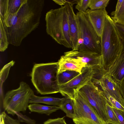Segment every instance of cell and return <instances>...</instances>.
<instances>
[{
  "mask_svg": "<svg viewBox=\"0 0 124 124\" xmlns=\"http://www.w3.org/2000/svg\"><path fill=\"white\" fill-rule=\"evenodd\" d=\"M45 4L44 0H27L15 13L0 14L9 44L20 46L38 27Z\"/></svg>",
  "mask_w": 124,
  "mask_h": 124,
  "instance_id": "6da1fadb",
  "label": "cell"
},
{
  "mask_svg": "<svg viewBox=\"0 0 124 124\" xmlns=\"http://www.w3.org/2000/svg\"><path fill=\"white\" fill-rule=\"evenodd\" d=\"M123 42L115 23L108 15L101 37L102 69L103 72L110 69L119 56L123 48Z\"/></svg>",
  "mask_w": 124,
  "mask_h": 124,
  "instance_id": "7a4b0ae2",
  "label": "cell"
},
{
  "mask_svg": "<svg viewBox=\"0 0 124 124\" xmlns=\"http://www.w3.org/2000/svg\"><path fill=\"white\" fill-rule=\"evenodd\" d=\"M45 21L47 34L59 44L72 49L65 6L49 11L46 14Z\"/></svg>",
  "mask_w": 124,
  "mask_h": 124,
  "instance_id": "3957f363",
  "label": "cell"
},
{
  "mask_svg": "<svg viewBox=\"0 0 124 124\" xmlns=\"http://www.w3.org/2000/svg\"><path fill=\"white\" fill-rule=\"evenodd\" d=\"M58 67V62L36 64L31 76L33 85L41 95L59 93L57 81Z\"/></svg>",
  "mask_w": 124,
  "mask_h": 124,
  "instance_id": "277c9868",
  "label": "cell"
},
{
  "mask_svg": "<svg viewBox=\"0 0 124 124\" xmlns=\"http://www.w3.org/2000/svg\"><path fill=\"white\" fill-rule=\"evenodd\" d=\"M76 15L80 38L83 40V43L79 46L78 50L101 54V38L93 27L86 14L78 11Z\"/></svg>",
  "mask_w": 124,
  "mask_h": 124,
  "instance_id": "5b68a950",
  "label": "cell"
},
{
  "mask_svg": "<svg viewBox=\"0 0 124 124\" xmlns=\"http://www.w3.org/2000/svg\"><path fill=\"white\" fill-rule=\"evenodd\" d=\"M34 94L29 86L22 81L18 88L6 93L3 100V107L8 113L13 116L16 112H25L28 108L30 98Z\"/></svg>",
  "mask_w": 124,
  "mask_h": 124,
  "instance_id": "8992f818",
  "label": "cell"
},
{
  "mask_svg": "<svg viewBox=\"0 0 124 124\" xmlns=\"http://www.w3.org/2000/svg\"><path fill=\"white\" fill-rule=\"evenodd\" d=\"M105 122L109 119L106 109L107 101L103 92L91 80L79 91Z\"/></svg>",
  "mask_w": 124,
  "mask_h": 124,
  "instance_id": "52a82bcc",
  "label": "cell"
},
{
  "mask_svg": "<svg viewBox=\"0 0 124 124\" xmlns=\"http://www.w3.org/2000/svg\"><path fill=\"white\" fill-rule=\"evenodd\" d=\"M97 71L89 67H84L81 74L68 82L59 85V93L64 97L74 100L76 93L92 80Z\"/></svg>",
  "mask_w": 124,
  "mask_h": 124,
  "instance_id": "ba28073f",
  "label": "cell"
},
{
  "mask_svg": "<svg viewBox=\"0 0 124 124\" xmlns=\"http://www.w3.org/2000/svg\"><path fill=\"white\" fill-rule=\"evenodd\" d=\"M92 81L98 85L101 90L118 102L124 107V99L122 96L118 84L106 72H98L93 77Z\"/></svg>",
  "mask_w": 124,
  "mask_h": 124,
  "instance_id": "9c48e42d",
  "label": "cell"
},
{
  "mask_svg": "<svg viewBox=\"0 0 124 124\" xmlns=\"http://www.w3.org/2000/svg\"><path fill=\"white\" fill-rule=\"evenodd\" d=\"M64 55L75 58L85 65L86 66L91 67L95 70H102L101 54L72 50L64 52Z\"/></svg>",
  "mask_w": 124,
  "mask_h": 124,
  "instance_id": "30bf717a",
  "label": "cell"
},
{
  "mask_svg": "<svg viewBox=\"0 0 124 124\" xmlns=\"http://www.w3.org/2000/svg\"><path fill=\"white\" fill-rule=\"evenodd\" d=\"M73 100L75 116L73 119L81 122L86 121L89 119L91 113L94 109L79 91L76 93Z\"/></svg>",
  "mask_w": 124,
  "mask_h": 124,
  "instance_id": "8fae6325",
  "label": "cell"
},
{
  "mask_svg": "<svg viewBox=\"0 0 124 124\" xmlns=\"http://www.w3.org/2000/svg\"><path fill=\"white\" fill-rule=\"evenodd\" d=\"M66 8L68 16L69 31L72 44L73 50H78V41L80 38L78 25L76 19V15L74 12L73 6L66 2L64 5Z\"/></svg>",
  "mask_w": 124,
  "mask_h": 124,
  "instance_id": "7c38bea8",
  "label": "cell"
},
{
  "mask_svg": "<svg viewBox=\"0 0 124 124\" xmlns=\"http://www.w3.org/2000/svg\"><path fill=\"white\" fill-rule=\"evenodd\" d=\"M85 12L93 27L101 38L106 18L108 15L106 8L96 10L88 9Z\"/></svg>",
  "mask_w": 124,
  "mask_h": 124,
  "instance_id": "4fadbf2b",
  "label": "cell"
},
{
  "mask_svg": "<svg viewBox=\"0 0 124 124\" xmlns=\"http://www.w3.org/2000/svg\"><path fill=\"white\" fill-rule=\"evenodd\" d=\"M58 67L57 74L67 70L75 71L81 73L83 68L86 65L75 58L61 56L57 62Z\"/></svg>",
  "mask_w": 124,
  "mask_h": 124,
  "instance_id": "5bb4252c",
  "label": "cell"
},
{
  "mask_svg": "<svg viewBox=\"0 0 124 124\" xmlns=\"http://www.w3.org/2000/svg\"><path fill=\"white\" fill-rule=\"evenodd\" d=\"M104 72L110 75L118 84L124 79V48L112 67Z\"/></svg>",
  "mask_w": 124,
  "mask_h": 124,
  "instance_id": "9a60e30c",
  "label": "cell"
},
{
  "mask_svg": "<svg viewBox=\"0 0 124 124\" xmlns=\"http://www.w3.org/2000/svg\"><path fill=\"white\" fill-rule=\"evenodd\" d=\"M26 0H0V14L16 11Z\"/></svg>",
  "mask_w": 124,
  "mask_h": 124,
  "instance_id": "2e32d148",
  "label": "cell"
},
{
  "mask_svg": "<svg viewBox=\"0 0 124 124\" xmlns=\"http://www.w3.org/2000/svg\"><path fill=\"white\" fill-rule=\"evenodd\" d=\"M67 98L65 97L59 98L47 96L41 97L34 94L30 98L29 103H42L60 107L63 102Z\"/></svg>",
  "mask_w": 124,
  "mask_h": 124,
  "instance_id": "e0dca14e",
  "label": "cell"
},
{
  "mask_svg": "<svg viewBox=\"0 0 124 124\" xmlns=\"http://www.w3.org/2000/svg\"><path fill=\"white\" fill-rule=\"evenodd\" d=\"M28 108L31 112L45 114L47 115L61 109L60 107L59 106H46L35 103L30 104Z\"/></svg>",
  "mask_w": 124,
  "mask_h": 124,
  "instance_id": "ac0fdd59",
  "label": "cell"
},
{
  "mask_svg": "<svg viewBox=\"0 0 124 124\" xmlns=\"http://www.w3.org/2000/svg\"><path fill=\"white\" fill-rule=\"evenodd\" d=\"M60 107L65 113L66 116L73 119L75 118V110L73 100L68 98L63 102Z\"/></svg>",
  "mask_w": 124,
  "mask_h": 124,
  "instance_id": "d6986e66",
  "label": "cell"
},
{
  "mask_svg": "<svg viewBox=\"0 0 124 124\" xmlns=\"http://www.w3.org/2000/svg\"><path fill=\"white\" fill-rule=\"evenodd\" d=\"M80 74L75 71L67 70L63 71L57 75L58 84L60 85L67 83Z\"/></svg>",
  "mask_w": 124,
  "mask_h": 124,
  "instance_id": "ffe728a7",
  "label": "cell"
},
{
  "mask_svg": "<svg viewBox=\"0 0 124 124\" xmlns=\"http://www.w3.org/2000/svg\"><path fill=\"white\" fill-rule=\"evenodd\" d=\"M9 44L2 18L0 16V51H4Z\"/></svg>",
  "mask_w": 124,
  "mask_h": 124,
  "instance_id": "44dd1931",
  "label": "cell"
},
{
  "mask_svg": "<svg viewBox=\"0 0 124 124\" xmlns=\"http://www.w3.org/2000/svg\"><path fill=\"white\" fill-rule=\"evenodd\" d=\"M109 0H90L89 8L92 10L106 8Z\"/></svg>",
  "mask_w": 124,
  "mask_h": 124,
  "instance_id": "7402d4cb",
  "label": "cell"
},
{
  "mask_svg": "<svg viewBox=\"0 0 124 124\" xmlns=\"http://www.w3.org/2000/svg\"><path fill=\"white\" fill-rule=\"evenodd\" d=\"M106 109L109 119L107 123L113 124H120L113 108L108 104L106 105Z\"/></svg>",
  "mask_w": 124,
  "mask_h": 124,
  "instance_id": "603a6c76",
  "label": "cell"
},
{
  "mask_svg": "<svg viewBox=\"0 0 124 124\" xmlns=\"http://www.w3.org/2000/svg\"><path fill=\"white\" fill-rule=\"evenodd\" d=\"M111 17L115 23L124 25V0L118 11Z\"/></svg>",
  "mask_w": 124,
  "mask_h": 124,
  "instance_id": "cb8c5ba5",
  "label": "cell"
},
{
  "mask_svg": "<svg viewBox=\"0 0 124 124\" xmlns=\"http://www.w3.org/2000/svg\"><path fill=\"white\" fill-rule=\"evenodd\" d=\"M103 93L108 104L111 107L124 112V107L121 104L106 93L104 92Z\"/></svg>",
  "mask_w": 124,
  "mask_h": 124,
  "instance_id": "d4e9b609",
  "label": "cell"
},
{
  "mask_svg": "<svg viewBox=\"0 0 124 124\" xmlns=\"http://www.w3.org/2000/svg\"><path fill=\"white\" fill-rule=\"evenodd\" d=\"M15 63L14 61H11L6 65L1 70L0 72V82L1 81L0 83L2 82V84L6 79L10 68L14 65Z\"/></svg>",
  "mask_w": 124,
  "mask_h": 124,
  "instance_id": "484cf974",
  "label": "cell"
},
{
  "mask_svg": "<svg viewBox=\"0 0 124 124\" xmlns=\"http://www.w3.org/2000/svg\"><path fill=\"white\" fill-rule=\"evenodd\" d=\"M90 0H77L75 8L78 12H85L89 7Z\"/></svg>",
  "mask_w": 124,
  "mask_h": 124,
  "instance_id": "4316f807",
  "label": "cell"
},
{
  "mask_svg": "<svg viewBox=\"0 0 124 124\" xmlns=\"http://www.w3.org/2000/svg\"><path fill=\"white\" fill-rule=\"evenodd\" d=\"M17 116L18 120L20 122H24L28 124H35L36 122L27 116L23 115L20 112H16L15 113Z\"/></svg>",
  "mask_w": 124,
  "mask_h": 124,
  "instance_id": "83f0119b",
  "label": "cell"
},
{
  "mask_svg": "<svg viewBox=\"0 0 124 124\" xmlns=\"http://www.w3.org/2000/svg\"><path fill=\"white\" fill-rule=\"evenodd\" d=\"M65 116L54 119H50L45 122L44 124H67L65 122Z\"/></svg>",
  "mask_w": 124,
  "mask_h": 124,
  "instance_id": "f1b7e54d",
  "label": "cell"
},
{
  "mask_svg": "<svg viewBox=\"0 0 124 124\" xmlns=\"http://www.w3.org/2000/svg\"><path fill=\"white\" fill-rule=\"evenodd\" d=\"M112 108L120 124H124V112L114 108Z\"/></svg>",
  "mask_w": 124,
  "mask_h": 124,
  "instance_id": "f546056e",
  "label": "cell"
},
{
  "mask_svg": "<svg viewBox=\"0 0 124 124\" xmlns=\"http://www.w3.org/2000/svg\"><path fill=\"white\" fill-rule=\"evenodd\" d=\"M4 121L5 124H20L18 120L13 119L6 114L4 116Z\"/></svg>",
  "mask_w": 124,
  "mask_h": 124,
  "instance_id": "4dcf8cb0",
  "label": "cell"
},
{
  "mask_svg": "<svg viewBox=\"0 0 124 124\" xmlns=\"http://www.w3.org/2000/svg\"><path fill=\"white\" fill-rule=\"evenodd\" d=\"M115 23L123 38V46H124V25L116 23Z\"/></svg>",
  "mask_w": 124,
  "mask_h": 124,
  "instance_id": "1f68e13d",
  "label": "cell"
},
{
  "mask_svg": "<svg viewBox=\"0 0 124 124\" xmlns=\"http://www.w3.org/2000/svg\"><path fill=\"white\" fill-rule=\"evenodd\" d=\"M123 1L124 0H118L117 1L115 10L112 12L111 13L112 16H113L118 11L122 6Z\"/></svg>",
  "mask_w": 124,
  "mask_h": 124,
  "instance_id": "d6a6232c",
  "label": "cell"
},
{
  "mask_svg": "<svg viewBox=\"0 0 124 124\" xmlns=\"http://www.w3.org/2000/svg\"><path fill=\"white\" fill-rule=\"evenodd\" d=\"M121 94L124 99V79L118 84Z\"/></svg>",
  "mask_w": 124,
  "mask_h": 124,
  "instance_id": "836d02e7",
  "label": "cell"
},
{
  "mask_svg": "<svg viewBox=\"0 0 124 124\" xmlns=\"http://www.w3.org/2000/svg\"><path fill=\"white\" fill-rule=\"evenodd\" d=\"M53 1L56 4L61 6H64L66 3V0H53Z\"/></svg>",
  "mask_w": 124,
  "mask_h": 124,
  "instance_id": "e575fe53",
  "label": "cell"
},
{
  "mask_svg": "<svg viewBox=\"0 0 124 124\" xmlns=\"http://www.w3.org/2000/svg\"><path fill=\"white\" fill-rule=\"evenodd\" d=\"M6 113L4 112H2L0 116V124H5L4 119Z\"/></svg>",
  "mask_w": 124,
  "mask_h": 124,
  "instance_id": "d590c367",
  "label": "cell"
},
{
  "mask_svg": "<svg viewBox=\"0 0 124 124\" xmlns=\"http://www.w3.org/2000/svg\"><path fill=\"white\" fill-rule=\"evenodd\" d=\"M66 2L70 4L72 6L74 4H77V0H66Z\"/></svg>",
  "mask_w": 124,
  "mask_h": 124,
  "instance_id": "8d00e7d4",
  "label": "cell"
},
{
  "mask_svg": "<svg viewBox=\"0 0 124 124\" xmlns=\"http://www.w3.org/2000/svg\"><path fill=\"white\" fill-rule=\"evenodd\" d=\"M83 43V40L82 38H79L78 41V44L79 47L81 45H82Z\"/></svg>",
  "mask_w": 124,
  "mask_h": 124,
  "instance_id": "74e56055",
  "label": "cell"
},
{
  "mask_svg": "<svg viewBox=\"0 0 124 124\" xmlns=\"http://www.w3.org/2000/svg\"><path fill=\"white\" fill-rule=\"evenodd\" d=\"M73 120L75 124H84L80 122H79L74 119H73Z\"/></svg>",
  "mask_w": 124,
  "mask_h": 124,
  "instance_id": "f35d334b",
  "label": "cell"
},
{
  "mask_svg": "<svg viewBox=\"0 0 124 124\" xmlns=\"http://www.w3.org/2000/svg\"><path fill=\"white\" fill-rule=\"evenodd\" d=\"M106 124H113L109 123H106Z\"/></svg>",
  "mask_w": 124,
  "mask_h": 124,
  "instance_id": "ab89813d",
  "label": "cell"
}]
</instances>
